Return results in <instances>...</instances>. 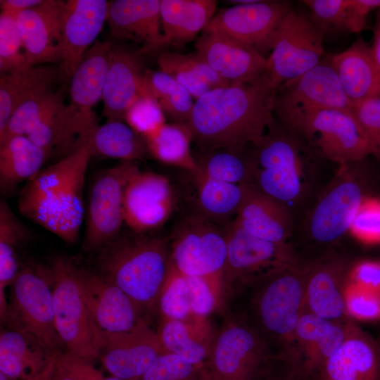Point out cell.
<instances>
[{
    "label": "cell",
    "mask_w": 380,
    "mask_h": 380,
    "mask_svg": "<svg viewBox=\"0 0 380 380\" xmlns=\"http://www.w3.org/2000/svg\"><path fill=\"white\" fill-rule=\"evenodd\" d=\"M91 157L87 142L42 170L21 189L19 213L64 242L77 243L85 214L83 192Z\"/></svg>",
    "instance_id": "7a4b0ae2"
},
{
    "label": "cell",
    "mask_w": 380,
    "mask_h": 380,
    "mask_svg": "<svg viewBox=\"0 0 380 380\" xmlns=\"http://www.w3.org/2000/svg\"><path fill=\"white\" fill-rule=\"evenodd\" d=\"M214 0H160L161 30L165 46L193 40L215 16Z\"/></svg>",
    "instance_id": "4dcf8cb0"
},
{
    "label": "cell",
    "mask_w": 380,
    "mask_h": 380,
    "mask_svg": "<svg viewBox=\"0 0 380 380\" xmlns=\"http://www.w3.org/2000/svg\"><path fill=\"white\" fill-rule=\"evenodd\" d=\"M234 221L248 233L279 244H287L292 232V217L287 206L251 185L247 186Z\"/></svg>",
    "instance_id": "f1b7e54d"
},
{
    "label": "cell",
    "mask_w": 380,
    "mask_h": 380,
    "mask_svg": "<svg viewBox=\"0 0 380 380\" xmlns=\"http://www.w3.org/2000/svg\"><path fill=\"white\" fill-rule=\"evenodd\" d=\"M274 356L245 320L228 317L212 339L206 367L220 380H255Z\"/></svg>",
    "instance_id": "8fae6325"
},
{
    "label": "cell",
    "mask_w": 380,
    "mask_h": 380,
    "mask_svg": "<svg viewBox=\"0 0 380 380\" xmlns=\"http://www.w3.org/2000/svg\"><path fill=\"white\" fill-rule=\"evenodd\" d=\"M18 14L1 11L0 72L1 75L31 68L29 66L17 23Z\"/></svg>",
    "instance_id": "ee69618b"
},
{
    "label": "cell",
    "mask_w": 380,
    "mask_h": 380,
    "mask_svg": "<svg viewBox=\"0 0 380 380\" xmlns=\"http://www.w3.org/2000/svg\"><path fill=\"white\" fill-rule=\"evenodd\" d=\"M175 203V193L167 177L138 168L125 188L124 222L135 233H148L165 224Z\"/></svg>",
    "instance_id": "e0dca14e"
},
{
    "label": "cell",
    "mask_w": 380,
    "mask_h": 380,
    "mask_svg": "<svg viewBox=\"0 0 380 380\" xmlns=\"http://www.w3.org/2000/svg\"><path fill=\"white\" fill-rule=\"evenodd\" d=\"M63 1L45 0L17 15L30 67L61 61Z\"/></svg>",
    "instance_id": "7402d4cb"
},
{
    "label": "cell",
    "mask_w": 380,
    "mask_h": 380,
    "mask_svg": "<svg viewBox=\"0 0 380 380\" xmlns=\"http://www.w3.org/2000/svg\"><path fill=\"white\" fill-rule=\"evenodd\" d=\"M224 227L227 258L223 273L224 290L231 293L246 289L267 274L297 263L291 246L258 238L234 220Z\"/></svg>",
    "instance_id": "30bf717a"
},
{
    "label": "cell",
    "mask_w": 380,
    "mask_h": 380,
    "mask_svg": "<svg viewBox=\"0 0 380 380\" xmlns=\"http://www.w3.org/2000/svg\"><path fill=\"white\" fill-rule=\"evenodd\" d=\"M9 286L1 322L53 353L65 352L56 327L49 266L20 267Z\"/></svg>",
    "instance_id": "5b68a950"
},
{
    "label": "cell",
    "mask_w": 380,
    "mask_h": 380,
    "mask_svg": "<svg viewBox=\"0 0 380 380\" xmlns=\"http://www.w3.org/2000/svg\"><path fill=\"white\" fill-rule=\"evenodd\" d=\"M157 62L160 70L175 79L196 100L211 90L184 62L182 54L165 50L158 54Z\"/></svg>",
    "instance_id": "bcb514c9"
},
{
    "label": "cell",
    "mask_w": 380,
    "mask_h": 380,
    "mask_svg": "<svg viewBox=\"0 0 380 380\" xmlns=\"http://www.w3.org/2000/svg\"><path fill=\"white\" fill-rule=\"evenodd\" d=\"M312 377L313 380H380V347L350 322L342 344Z\"/></svg>",
    "instance_id": "cb8c5ba5"
},
{
    "label": "cell",
    "mask_w": 380,
    "mask_h": 380,
    "mask_svg": "<svg viewBox=\"0 0 380 380\" xmlns=\"http://www.w3.org/2000/svg\"><path fill=\"white\" fill-rule=\"evenodd\" d=\"M246 148L207 151L201 159H196L199 171L213 179L251 185L253 164L250 151L246 152Z\"/></svg>",
    "instance_id": "60d3db41"
},
{
    "label": "cell",
    "mask_w": 380,
    "mask_h": 380,
    "mask_svg": "<svg viewBox=\"0 0 380 380\" xmlns=\"http://www.w3.org/2000/svg\"><path fill=\"white\" fill-rule=\"evenodd\" d=\"M298 137L276 120L250 153L253 164L251 186L287 206L303 190Z\"/></svg>",
    "instance_id": "52a82bcc"
},
{
    "label": "cell",
    "mask_w": 380,
    "mask_h": 380,
    "mask_svg": "<svg viewBox=\"0 0 380 380\" xmlns=\"http://www.w3.org/2000/svg\"><path fill=\"white\" fill-rule=\"evenodd\" d=\"M127 125L142 137L165 123V113L151 96L141 94L125 117Z\"/></svg>",
    "instance_id": "7dc6e473"
},
{
    "label": "cell",
    "mask_w": 380,
    "mask_h": 380,
    "mask_svg": "<svg viewBox=\"0 0 380 380\" xmlns=\"http://www.w3.org/2000/svg\"><path fill=\"white\" fill-rule=\"evenodd\" d=\"M255 380H313L293 357L274 356Z\"/></svg>",
    "instance_id": "db71d44e"
},
{
    "label": "cell",
    "mask_w": 380,
    "mask_h": 380,
    "mask_svg": "<svg viewBox=\"0 0 380 380\" xmlns=\"http://www.w3.org/2000/svg\"><path fill=\"white\" fill-rule=\"evenodd\" d=\"M312 20L324 32L328 29L347 31L346 23L350 0H304Z\"/></svg>",
    "instance_id": "c3c4849f"
},
{
    "label": "cell",
    "mask_w": 380,
    "mask_h": 380,
    "mask_svg": "<svg viewBox=\"0 0 380 380\" xmlns=\"http://www.w3.org/2000/svg\"><path fill=\"white\" fill-rule=\"evenodd\" d=\"M371 49L374 60L380 73V6L376 9L373 44Z\"/></svg>",
    "instance_id": "94428289"
},
{
    "label": "cell",
    "mask_w": 380,
    "mask_h": 380,
    "mask_svg": "<svg viewBox=\"0 0 380 380\" xmlns=\"http://www.w3.org/2000/svg\"><path fill=\"white\" fill-rule=\"evenodd\" d=\"M248 288L252 291L250 320L245 321L275 356L292 355L295 329L305 308V267L298 262L285 266Z\"/></svg>",
    "instance_id": "277c9868"
},
{
    "label": "cell",
    "mask_w": 380,
    "mask_h": 380,
    "mask_svg": "<svg viewBox=\"0 0 380 380\" xmlns=\"http://www.w3.org/2000/svg\"><path fill=\"white\" fill-rule=\"evenodd\" d=\"M0 380H16V379H13L12 378H10L9 376L6 375L3 372H0Z\"/></svg>",
    "instance_id": "be15d7a7"
},
{
    "label": "cell",
    "mask_w": 380,
    "mask_h": 380,
    "mask_svg": "<svg viewBox=\"0 0 380 380\" xmlns=\"http://www.w3.org/2000/svg\"><path fill=\"white\" fill-rule=\"evenodd\" d=\"M201 380H220L207 367L203 369Z\"/></svg>",
    "instance_id": "6125c7cd"
},
{
    "label": "cell",
    "mask_w": 380,
    "mask_h": 380,
    "mask_svg": "<svg viewBox=\"0 0 380 380\" xmlns=\"http://www.w3.org/2000/svg\"><path fill=\"white\" fill-rule=\"evenodd\" d=\"M53 353L34 339L15 330L1 331L0 372L16 380H27L42 371Z\"/></svg>",
    "instance_id": "d6a6232c"
},
{
    "label": "cell",
    "mask_w": 380,
    "mask_h": 380,
    "mask_svg": "<svg viewBox=\"0 0 380 380\" xmlns=\"http://www.w3.org/2000/svg\"><path fill=\"white\" fill-rule=\"evenodd\" d=\"M26 227L4 201L0 202V316L2 320L8 308L6 288L20 270L17 251L28 236Z\"/></svg>",
    "instance_id": "f35d334b"
},
{
    "label": "cell",
    "mask_w": 380,
    "mask_h": 380,
    "mask_svg": "<svg viewBox=\"0 0 380 380\" xmlns=\"http://www.w3.org/2000/svg\"><path fill=\"white\" fill-rule=\"evenodd\" d=\"M195 47L210 67L229 84L255 78L266 69L265 56L214 30L205 29Z\"/></svg>",
    "instance_id": "d4e9b609"
},
{
    "label": "cell",
    "mask_w": 380,
    "mask_h": 380,
    "mask_svg": "<svg viewBox=\"0 0 380 380\" xmlns=\"http://www.w3.org/2000/svg\"><path fill=\"white\" fill-rule=\"evenodd\" d=\"M88 144L91 156L136 162L149 156L144 139L120 120L98 125Z\"/></svg>",
    "instance_id": "8d00e7d4"
},
{
    "label": "cell",
    "mask_w": 380,
    "mask_h": 380,
    "mask_svg": "<svg viewBox=\"0 0 380 380\" xmlns=\"http://www.w3.org/2000/svg\"><path fill=\"white\" fill-rule=\"evenodd\" d=\"M275 93L265 70L210 90L194 102L187 122L192 140L206 151L257 144L275 121Z\"/></svg>",
    "instance_id": "6da1fadb"
},
{
    "label": "cell",
    "mask_w": 380,
    "mask_h": 380,
    "mask_svg": "<svg viewBox=\"0 0 380 380\" xmlns=\"http://www.w3.org/2000/svg\"><path fill=\"white\" fill-rule=\"evenodd\" d=\"M353 111L380 161V95L354 104Z\"/></svg>",
    "instance_id": "f5cc1de1"
},
{
    "label": "cell",
    "mask_w": 380,
    "mask_h": 380,
    "mask_svg": "<svg viewBox=\"0 0 380 380\" xmlns=\"http://www.w3.org/2000/svg\"><path fill=\"white\" fill-rule=\"evenodd\" d=\"M136 162L123 161L100 172L91 185L86 210L84 248L103 249L120 235L124 222L123 198Z\"/></svg>",
    "instance_id": "4fadbf2b"
},
{
    "label": "cell",
    "mask_w": 380,
    "mask_h": 380,
    "mask_svg": "<svg viewBox=\"0 0 380 380\" xmlns=\"http://www.w3.org/2000/svg\"><path fill=\"white\" fill-rule=\"evenodd\" d=\"M56 360L61 368L72 380H122L112 375L104 376L91 362L66 351L56 353Z\"/></svg>",
    "instance_id": "11a10c76"
},
{
    "label": "cell",
    "mask_w": 380,
    "mask_h": 380,
    "mask_svg": "<svg viewBox=\"0 0 380 380\" xmlns=\"http://www.w3.org/2000/svg\"><path fill=\"white\" fill-rule=\"evenodd\" d=\"M158 311L160 317L173 319L188 320L194 316L186 276L176 268L171 260L159 296Z\"/></svg>",
    "instance_id": "7bdbcfd3"
},
{
    "label": "cell",
    "mask_w": 380,
    "mask_h": 380,
    "mask_svg": "<svg viewBox=\"0 0 380 380\" xmlns=\"http://www.w3.org/2000/svg\"><path fill=\"white\" fill-rule=\"evenodd\" d=\"M380 6V0H350L348 8L346 29L348 32L358 33L367 25L370 12Z\"/></svg>",
    "instance_id": "6f0895ef"
},
{
    "label": "cell",
    "mask_w": 380,
    "mask_h": 380,
    "mask_svg": "<svg viewBox=\"0 0 380 380\" xmlns=\"http://www.w3.org/2000/svg\"><path fill=\"white\" fill-rule=\"evenodd\" d=\"M205 318L188 320L160 317L157 334L164 352L177 355L196 365H206L212 339L208 337Z\"/></svg>",
    "instance_id": "1f68e13d"
},
{
    "label": "cell",
    "mask_w": 380,
    "mask_h": 380,
    "mask_svg": "<svg viewBox=\"0 0 380 380\" xmlns=\"http://www.w3.org/2000/svg\"><path fill=\"white\" fill-rule=\"evenodd\" d=\"M81 283L90 319L104 334L127 332L144 320L143 310L122 289L101 276L82 270Z\"/></svg>",
    "instance_id": "d6986e66"
},
{
    "label": "cell",
    "mask_w": 380,
    "mask_h": 380,
    "mask_svg": "<svg viewBox=\"0 0 380 380\" xmlns=\"http://www.w3.org/2000/svg\"><path fill=\"white\" fill-rule=\"evenodd\" d=\"M350 231L365 242L380 241V201L365 198L351 224Z\"/></svg>",
    "instance_id": "816d5d0a"
},
{
    "label": "cell",
    "mask_w": 380,
    "mask_h": 380,
    "mask_svg": "<svg viewBox=\"0 0 380 380\" xmlns=\"http://www.w3.org/2000/svg\"><path fill=\"white\" fill-rule=\"evenodd\" d=\"M63 104L61 93L53 92L50 89L32 97L13 113L4 131L0 134V143L13 136H27Z\"/></svg>",
    "instance_id": "b9f144b4"
},
{
    "label": "cell",
    "mask_w": 380,
    "mask_h": 380,
    "mask_svg": "<svg viewBox=\"0 0 380 380\" xmlns=\"http://www.w3.org/2000/svg\"><path fill=\"white\" fill-rule=\"evenodd\" d=\"M135 233V232H134ZM170 261V243L146 234L119 236L102 249L100 274L122 289L143 310H158Z\"/></svg>",
    "instance_id": "3957f363"
},
{
    "label": "cell",
    "mask_w": 380,
    "mask_h": 380,
    "mask_svg": "<svg viewBox=\"0 0 380 380\" xmlns=\"http://www.w3.org/2000/svg\"><path fill=\"white\" fill-rule=\"evenodd\" d=\"M349 323L325 319L306 311L303 312L294 332L292 356L308 374L312 376L339 348L347 336Z\"/></svg>",
    "instance_id": "4316f807"
},
{
    "label": "cell",
    "mask_w": 380,
    "mask_h": 380,
    "mask_svg": "<svg viewBox=\"0 0 380 380\" xmlns=\"http://www.w3.org/2000/svg\"><path fill=\"white\" fill-rule=\"evenodd\" d=\"M144 72L139 54L112 46L102 96L103 116L107 120L125 119L142 93Z\"/></svg>",
    "instance_id": "83f0119b"
},
{
    "label": "cell",
    "mask_w": 380,
    "mask_h": 380,
    "mask_svg": "<svg viewBox=\"0 0 380 380\" xmlns=\"http://www.w3.org/2000/svg\"><path fill=\"white\" fill-rule=\"evenodd\" d=\"M160 5V0L110 1L106 21L110 37L141 44L139 55L165 46Z\"/></svg>",
    "instance_id": "484cf974"
},
{
    "label": "cell",
    "mask_w": 380,
    "mask_h": 380,
    "mask_svg": "<svg viewBox=\"0 0 380 380\" xmlns=\"http://www.w3.org/2000/svg\"><path fill=\"white\" fill-rule=\"evenodd\" d=\"M149 156L189 173L199 171V165L191 152V132L187 124L164 123L143 137Z\"/></svg>",
    "instance_id": "74e56055"
},
{
    "label": "cell",
    "mask_w": 380,
    "mask_h": 380,
    "mask_svg": "<svg viewBox=\"0 0 380 380\" xmlns=\"http://www.w3.org/2000/svg\"><path fill=\"white\" fill-rule=\"evenodd\" d=\"M329 56L276 90L274 115L283 122L295 114L325 108L353 109Z\"/></svg>",
    "instance_id": "9a60e30c"
},
{
    "label": "cell",
    "mask_w": 380,
    "mask_h": 380,
    "mask_svg": "<svg viewBox=\"0 0 380 380\" xmlns=\"http://www.w3.org/2000/svg\"><path fill=\"white\" fill-rule=\"evenodd\" d=\"M279 123L303 138L321 156L341 166L359 163L374 154L353 109L305 111Z\"/></svg>",
    "instance_id": "8992f818"
},
{
    "label": "cell",
    "mask_w": 380,
    "mask_h": 380,
    "mask_svg": "<svg viewBox=\"0 0 380 380\" xmlns=\"http://www.w3.org/2000/svg\"><path fill=\"white\" fill-rule=\"evenodd\" d=\"M324 32L310 15L293 10L288 14L267 58L265 71L275 90L323 59Z\"/></svg>",
    "instance_id": "7c38bea8"
},
{
    "label": "cell",
    "mask_w": 380,
    "mask_h": 380,
    "mask_svg": "<svg viewBox=\"0 0 380 380\" xmlns=\"http://www.w3.org/2000/svg\"><path fill=\"white\" fill-rule=\"evenodd\" d=\"M196 186V213L217 224L225 225L236 217L247 186L211 179L200 171L190 173Z\"/></svg>",
    "instance_id": "d590c367"
},
{
    "label": "cell",
    "mask_w": 380,
    "mask_h": 380,
    "mask_svg": "<svg viewBox=\"0 0 380 380\" xmlns=\"http://www.w3.org/2000/svg\"><path fill=\"white\" fill-rule=\"evenodd\" d=\"M27 380H72L59 366L56 353L48 365L37 375Z\"/></svg>",
    "instance_id": "680465c9"
},
{
    "label": "cell",
    "mask_w": 380,
    "mask_h": 380,
    "mask_svg": "<svg viewBox=\"0 0 380 380\" xmlns=\"http://www.w3.org/2000/svg\"><path fill=\"white\" fill-rule=\"evenodd\" d=\"M45 0H1V11L18 14L28 8L39 6Z\"/></svg>",
    "instance_id": "91938a15"
},
{
    "label": "cell",
    "mask_w": 380,
    "mask_h": 380,
    "mask_svg": "<svg viewBox=\"0 0 380 380\" xmlns=\"http://www.w3.org/2000/svg\"><path fill=\"white\" fill-rule=\"evenodd\" d=\"M110 1L68 0L62 5L60 78L70 79L107 20Z\"/></svg>",
    "instance_id": "ac0fdd59"
},
{
    "label": "cell",
    "mask_w": 380,
    "mask_h": 380,
    "mask_svg": "<svg viewBox=\"0 0 380 380\" xmlns=\"http://www.w3.org/2000/svg\"><path fill=\"white\" fill-rule=\"evenodd\" d=\"M172 234L170 260L176 268L185 275L208 280L224 293V227L194 214L179 222Z\"/></svg>",
    "instance_id": "9c48e42d"
},
{
    "label": "cell",
    "mask_w": 380,
    "mask_h": 380,
    "mask_svg": "<svg viewBox=\"0 0 380 380\" xmlns=\"http://www.w3.org/2000/svg\"><path fill=\"white\" fill-rule=\"evenodd\" d=\"M365 197L360 184L352 176L343 175L321 196L307 223L310 238L320 243L338 240L350 231Z\"/></svg>",
    "instance_id": "ffe728a7"
},
{
    "label": "cell",
    "mask_w": 380,
    "mask_h": 380,
    "mask_svg": "<svg viewBox=\"0 0 380 380\" xmlns=\"http://www.w3.org/2000/svg\"><path fill=\"white\" fill-rule=\"evenodd\" d=\"M328 56L353 105L380 95V73L371 46L363 39L358 38L345 51Z\"/></svg>",
    "instance_id": "f546056e"
},
{
    "label": "cell",
    "mask_w": 380,
    "mask_h": 380,
    "mask_svg": "<svg viewBox=\"0 0 380 380\" xmlns=\"http://www.w3.org/2000/svg\"><path fill=\"white\" fill-rule=\"evenodd\" d=\"M346 313L360 320L380 319V292L349 284L346 293Z\"/></svg>",
    "instance_id": "681fc988"
},
{
    "label": "cell",
    "mask_w": 380,
    "mask_h": 380,
    "mask_svg": "<svg viewBox=\"0 0 380 380\" xmlns=\"http://www.w3.org/2000/svg\"><path fill=\"white\" fill-rule=\"evenodd\" d=\"M292 10L288 1L254 0L220 10L205 29L224 34L264 56L272 51L280 27Z\"/></svg>",
    "instance_id": "5bb4252c"
},
{
    "label": "cell",
    "mask_w": 380,
    "mask_h": 380,
    "mask_svg": "<svg viewBox=\"0 0 380 380\" xmlns=\"http://www.w3.org/2000/svg\"><path fill=\"white\" fill-rule=\"evenodd\" d=\"M141 94L156 100L175 122L187 124L194 104L193 96L167 73L145 70Z\"/></svg>",
    "instance_id": "ab89813d"
},
{
    "label": "cell",
    "mask_w": 380,
    "mask_h": 380,
    "mask_svg": "<svg viewBox=\"0 0 380 380\" xmlns=\"http://www.w3.org/2000/svg\"><path fill=\"white\" fill-rule=\"evenodd\" d=\"M111 48L109 42L96 41L70 78V102L66 107L74 122L88 135L99 125L93 108L102 99Z\"/></svg>",
    "instance_id": "44dd1931"
},
{
    "label": "cell",
    "mask_w": 380,
    "mask_h": 380,
    "mask_svg": "<svg viewBox=\"0 0 380 380\" xmlns=\"http://www.w3.org/2000/svg\"><path fill=\"white\" fill-rule=\"evenodd\" d=\"M49 268L56 327L65 351L92 362L98 358V330L84 302L82 270L64 257L53 259Z\"/></svg>",
    "instance_id": "ba28073f"
},
{
    "label": "cell",
    "mask_w": 380,
    "mask_h": 380,
    "mask_svg": "<svg viewBox=\"0 0 380 380\" xmlns=\"http://www.w3.org/2000/svg\"><path fill=\"white\" fill-rule=\"evenodd\" d=\"M186 276L190 289L192 314L206 318L222 304L224 293L204 278Z\"/></svg>",
    "instance_id": "f907efd6"
},
{
    "label": "cell",
    "mask_w": 380,
    "mask_h": 380,
    "mask_svg": "<svg viewBox=\"0 0 380 380\" xmlns=\"http://www.w3.org/2000/svg\"><path fill=\"white\" fill-rule=\"evenodd\" d=\"M60 78L59 70L36 65L1 75L0 77V134L15 110L38 94L48 90Z\"/></svg>",
    "instance_id": "836d02e7"
},
{
    "label": "cell",
    "mask_w": 380,
    "mask_h": 380,
    "mask_svg": "<svg viewBox=\"0 0 380 380\" xmlns=\"http://www.w3.org/2000/svg\"><path fill=\"white\" fill-rule=\"evenodd\" d=\"M163 353L157 331L145 319L124 333L98 331V358L112 376L122 380H140Z\"/></svg>",
    "instance_id": "2e32d148"
},
{
    "label": "cell",
    "mask_w": 380,
    "mask_h": 380,
    "mask_svg": "<svg viewBox=\"0 0 380 380\" xmlns=\"http://www.w3.org/2000/svg\"><path fill=\"white\" fill-rule=\"evenodd\" d=\"M204 367L165 352L158 356L140 380H201Z\"/></svg>",
    "instance_id": "f6af8a7d"
},
{
    "label": "cell",
    "mask_w": 380,
    "mask_h": 380,
    "mask_svg": "<svg viewBox=\"0 0 380 380\" xmlns=\"http://www.w3.org/2000/svg\"><path fill=\"white\" fill-rule=\"evenodd\" d=\"M349 270L343 259L333 256L320 258L305 267L304 311L341 322L347 314L346 283Z\"/></svg>",
    "instance_id": "603a6c76"
},
{
    "label": "cell",
    "mask_w": 380,
    "mask_h": 380,
    "mask_svg": "<svg viewBox=\"0 0 380 380\" xmlns=\"http://www.w3.org/2000/svg\"><path fill=\"white\" fill-rule=\"evenodd\" d=\"M46 153L25 135L0 143V187L9 193L37 175L48 159Z\"/></svg>",
    "instance_id": "e575fe53"
},
{
    "label": "cell",
    "mask_w": 380,
    "mask_h": 380,
    "mask_svg": "<svg viewBox=\"0 0 380 380\" xmlns=\"http://www.w3.org/2000/svg\"><path fill=\"white\" fill-rule=\"evenodd\" d=\"M349 284L380 292V260H364L350 269Z\"/></svg>",
    "instance_id": "9f6ffc18"
}]
</instances>
